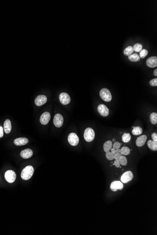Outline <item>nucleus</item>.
Instances as JSON below:
<instances>
[{
  "label": "nucleus",
  "instance_id": "obj_1",
  "mask_svg": "<svg viewBox=\"0 0 157 235\" xmlns=\"http://www.w3.org/2000/svg\"><path fill=\"white\" fill-rule=\"evenodd\" d=\"M34 173V169L32 166H27L23 169L21 172V178L24 180H28L33 176Z\"/></svg>",
  "mask_w": 157,
  "mask_h": 235
},
{
  "label": "nucleus",
  "instance_id": "obj_2",
  "mask_svg": "<svg viewBox=\"0 0 157 235\" xmlns=\"http://www.w3.org/2000/svg\"><path fill=\"white\" fill-rule=\"evenodd\" d=\"M95 133L92 128H88L85 130L84 134V138L87 142H91L94 139Z\"/></svg>",
  "mask_w": 157,
  "mask_h": 235
},
{
  "label": "nucleus",
  "instance_id": "obj_3",
  "mask_svg": "<svg viewBox=\"0 0 157 235\" xmlns=\"http://www.w3.org/2000/svg\"><path fill=\"white\" fill-rule=\"evenodd\" d=\"M100 96L102 99L106 102H110L112 99V96L110 91L106 88L101 90Z\"/></svg>",
  "mask_w": 157,
  "mask_h": 235
},
{
  "label": "nucleus",
  "instance_id": "obj_4",
  "mask_svg": "<svg viewBox=\"0 0 157 235\" xmlns=\"http://www.w3.org/2000/svg\"><path fill=\"white\" fill-rule=\"evenodd\" d=\"M134 176L133 174L131 171H126L121 176V182L122 183L126 184L130 181H131L133 179Z\"/></svg>",
  "mask_w": 157,
  "mask_h": 235
},
{
  "label": "nucleus",
  "instance_id": "obj_5",
  "mask_svg": "<svg viewBox=\"0 0 157 235\" xmlns=\"http://www.w3.org/2000/svg\"><path fill=\"white\" fill-rule=\"evenodd\" d=\"M68 141L72 146H76L79 142V138L75 133H71L68 137Z\"/></svg>",
  "mask_w": 157,
  "mask_h": 235
},
{
  "label": "nucleus",
  "instance_id": "obj_6",
  "mask_svg": "<svg viewBox=\"0 0 157 235\" xmlns=\"http://www.w3.org/2000/svg\"><path fill=\"white\" fill-rule=\"evenodd\" d=\"M5 178L9 183H12L15 181L16 174L13 170H9L5 172Z\"/></svg>",
  "mask_w": 157,
  "mask_h": 235
},
{
  "label": "nucleus",
  "instance_id": "obj_7",
  "mask_svg": "<svg viewBox=\"0 0 157 235\" xmlns=\"http://www.w3.org/2000/svg\"><path fill=\"white\" fill-rule=\"evenodd\" d=\"M53 123L54 125L57 127L60 128L62 126L64 123V118L61 114H57L54 118Z\"/></svg>",
  "mask_w": 157,
  "mask_h": 235
},
{
  "label": "nucleus",
  "instance_id": "obj_8",
  "mask_svg": "<svg viewBox=\"0 0 157 235\" xmlns=\"http://www.w3.org/2000/svg\"><path fill=\"white\" fill-rule=\"evenodd\" d=\"M123 188V183L119 181H115L112 182L110 186L111 190L113 192H117L118 190H122Z\"/></svg>",
  "mask_w": 157,
  "mask_h": 235
},
{
  "label": "nucleus",
  "instance_id": "obj_9",
  "mask_svg": "<svg viewBox=\"0 0 157 235\" xmlns=\"http://www.w3.org/2000/svg\"><path fill=\"white\" fill-rule=\"evenodd\" d=\"M60 101L63 105H67L71 101L69 95L66 92H62L59 95Z\"/></svg>",
  "mask_w": 157,
  "mask_h": 235
},
{
  "label": "nucleus",
  "instance_id": "obj_10",
  "mask_svg": "<svg viewBox=\"0 0 157 235\" xmlns=\"http://www.w3.org/2000/svg\"><path fill=\"white\" fill-rule=\"evenodd\" d=\"M98 112L103 116L106 117L109 114V110L108 107L104 104H100L98 107Z\"/></svg>",
  "mask_w": 157,
  "mask_h": 235
},
{
  "label": "nucleus",
  "instance_id": "obj_11",
  "mask_svg": "<svg viewBox=\"0 0 157 235\" xmlns=\"http://www.w3.org/2000/svg\"><path fill=\"white\" fill-rule=\"evenodd\" d=\"M47 98L45 95H40L36 97L35 99V104L37 106H41L46 103Z\"/></svg>",
  "mask_w": 157,
  "mask_h": 235
},
{
  "label": "nucleus",
  "instance_id": "obj_12",
  "mask_svg": "<svg viewBox=\"0 0 157 235\" xmlns=\"http://www.w3.org/2000/svg\"><path fill=\"white\" fill-rule=\"evenodd\" d=\"M50 119V114L48 112H45L41 115L40 117V122L43 125H46Z\"/></svg>",
  "mask_w": 157,
  "mask_h": 235
},
{
  "label": "nucleus",
  "instance_id": "obj_13",
  "mask_svg": "<svg viewBox=\"0 0 157 235\" xmlns=\"http://www.w3.org/2000/svg\"><path fill=\"white\" fill-rule=\"evenodd\" d=\"M146 64L149 67L154 68L157 66V56H152L147 59Z\"/></svg>",
  "mask_w": 157,
  "mask_h": 235
},
{
  "label": "nucleus",
  "instance_id": "obj_14",
  "mask_svg": "<svg viewBox=\"0 0 157 235\" xmlns=\"http://www.w3.org/2000/svg\"><path fill=\"white\" fill-rule=\"evenodd\" d=\"M33 154V151L29 149H26L24 150L23 151H21L20 153V155L24 159H28L31 158Z\"/></svg>",
  "mask_w": 157,
  "mask_h": 235
},
{
  "label": "nucleus",
  "instance_id": "obj_15",
  "mask_svg": "<svg viewBox=\"0 0 157 235\" xmlns=\"http://www.w3.org/2000/svg\"><path fill=\"white\" fill-rule=\"evenodd\" d=\"M147 139V136L143 135L140 136L137 138V140H136V143L137 146L138 147H142L143 146H144Z\"/></svg>",
  "mask_w": 157,
  "mask_h": 235
},
{
  "label": "nucleus",
  "instance_id": "obj_16",
  "mask_svg": "<svg viewBox=\"0 0 157 235\" xmlns=\"http://www.w3.org/2000/svg\"><path fill=\"white\" fill-rule=\"evenodd\" d=\"M14 143L17 146H23L28 143V139L26 138H19L15 139Z\"/></svg>",
  "mask_w": 157,
  "mask_h": 235
},
{
  "label": "nucleus",
  "instance_id": "obj_17",
  "mask_svg": "<svg viewBox=\"0 0 157 235\" xmlns=\"http://www.w3.org/2000/svg\"><path fill=\"white\" fill-rule=\"evenodd\" d=\"M3 128H4V130L6 134L10 133V132L11 130V128H12L10 120H9V119L5 120V121L4 123V124H3Z\"/></svg>",
  "mask_w": 157,
  "mask_h": 235
},
{
  "label": "nucleus",
  "instance_id": "obj_18",
  "mask_svg": "<svg viewBox=\"0 0 157 235\" xmlns=\"http://www.w3.org/2000/svg\"><path fill=\"white\" fill-rule=\"evenodd\" d=\"M113 142L111 141L108 140L103 145V150L104 151L107 153L111 150V149L113 148Z\"/></svg>",
  "mask_w": 157,
  "mask_h": 235
},
{
  "label": "nucleus",
  "instance_id": "obj_19",
  "mask_svg": "<svg viewBox=\"0 0 157 235\" xmlns=\"http://www.w3.org/2000/svg\"><path fill=\"white\" fill-rule=\"evenodd\" d=\"M133 129L132 131V133L135 136H138L142 134L143 133V129L140 126H136L133 127Z\"/></svg>",
  "mask_w": 157,
  "mask_h": 235
},
{
  "label": "nucleus",
  "instance_id": "obj_20",
  "mask_svg": "<svg viewBox=\"0 0 157 235\" xmlns=\"http://www.w3.org/2000/svg\"><path fill=\"white\" fill-rule=\"evenodd\" d=\"M147 145L148 147L152 150V151H157V143L155 142L153 140H149L147 142Z\"/></svg>",
  "mask_w": 157,
  "mask_h": 235
},
{
  "label": "nucleus",
  "instance_id": "obj_21",
  "mask_svg": "<svg viewBox=\"0 0 157 235\" xmlns=\"http://www.w3.org/2000/svg\"><path fill=\"white\" fill-rule=\"evenodd\" d=\"M129 59L130 61L133 62H137L139 61L140 60V57L139 55L137 53L132 54L130 56H129Z\"/></svg>",
  "mask_w": 157,
  "mask_h": 235
},
{
  "label": "nucleus",
  "instance_id": "obj_22",
  "mask_svg": "<svg viewBox=\"0 0 157 235\" xmlns=\"http://www.w3.org/2000/svg\"><path fill=\"white\" fill-rule=\"evenodd\" d=\"M131 139V136L129 133H124L122 136V140L124 143H128Z\"/></svg>",
  "mask_w": 157,
  "mask_h": 235
},
{
  "label": "nucleus",
  "instance_id": "obj_23",
  "mask_svg": "<svg viewBox=\"0 0 157 235\" xmlns=\"http://www.w3.org/2000/svg\"><path fill=\"white\" fill-rule=\"evenodd\" d=\"M150 121L152 124L156 125L157 123V114L152 113L150 115Z\"/></svg>",
  "mask_w": 157,
  "mask_h": 235
},
{
  "label": "nucleus",
  "instance_id": "obj_24",
  "mask_svg": "<svg viewBox=\"0 0 157 235\" xmlns=\"http://www.w3.org/2000/svg\"><path fill=\"white\" fill-rule=\"evenodd\" d=\"M120 153L123 155H128L130 153V149L128 147L123 146L121 149Z\"/></svg>",
  "mask_w": 157,
  "mask_h": 235
},
{
  "label": "nucleus",
  "instance_id": "obj_25",
  "mask_svg": "<svg viewBox=\"0 0 157 235\" xmlns=\"http://www.w3.org/2000/svg\"><path fill=\"white\" fill-rule=\"evenodd\" d=\"M134 52L133 47L132 46H128L124 50V54L126 56H130Z\"/></svg>",
  "mask_w": 157,
  "mask_h": 235
},
{
  "label": "nucleus",
  "instance_id": "obj_26",
  "mask_svg": "<svg viewBox=\"0 0 157 235\" xmlns=\"http://www.w3.org/2000/svg\"><path fill=\"white\" fill-rule=\"evenodd\" d=\"M120 164L122 166H126L128 164V160L123 155H121L118 158Z\"/></svg>",
  "mask_w": 157,
  "mask_h": 235
},
{
  "label": "nucleus",
  "instance_id": "obj_27",
  "mask_svg": "<svg viewBox=\"0 0 157 235\" xmlns=\"http://www.w3.org/2000/svg\"><path fill=\"white\" fill-rule=\"evenodd\" d=\"M143 49V46L141 44L136 43L134 45L133 47V50L136 52H139L141 51Z\"/></svg>",
  "mask_w": 157,
  "mask_h": 235
},
{
  "label": "nucleus",
  "instance_id": "obj_28",
  "mask_svg": "<svg viewBox=\"0 0 157 235\" xmlns=\"http://www.w3.org/2000/svg\"><path fill=\"white\" fill-rule=\"evenodd\" d=\"M148 54V52L147 50L143 49L140 52V57L141 58H144L146 56H147Z\"/></svg>",
  "mask_w": 157,
  "mask_h": 235
},
{
  "label": "nucleus",
  "instance_id": "obj_29",
  "mask_svg": "<svg viewBox=\"0 0 157 235\" xmlns=\"http://www.w3.org/2000/svg\"><path fill=\"white\" fill-rule=\"evenodd\" d=\"M106 156L109 161H113L114 159V154L110 151L106 153Z\"/></svg>",
  "mask_w": 157,
  "mask_h": 235
},
{
  "label": "nucleus",
  "instance_id": "obj_30",
  "mask_svg": "<svg viewBox=\"0 0 157 235\" xmlns=\"http://www.w3.org/2000/svg\"><path fill=\"white\" fill-rule=\"evenodd\" d=\"M149 84L152 87H157V79L155 78L154 79L151 80L149 81Z\"/></svg>",
  "mask_w": 157,
  "mask_h": 235
},
{
  "label": "nucleus",
  "instance_id": "obj_31",
  "mask_svg": "<svg viewBox=\"0 0 157 235\" xmlns=\"http://www.w3.org/2000/svg\"><path fill=\"white\" fill-rule=\"evenodd\" d=\"M121 143H119L118 142H115L113 144V148L115 149H118V148H121Z\"/></svg>",
  "mask_w": 157,
  "mask_h": 235
},
{
  "label": "nucleus",
  "instance_id": "obj_32",
  "mask_svg": "<svg viewBox=\"0 0 157 235\" xmlns=\"http://www.w3.org/2000/svg\"><path fill=\"white\" fill-rule=\"evenodd\" d=\"M113 165H115L116 168H121V164L119 163V161L118 160H115L114 161V163L113 164Z\"/></svg>",
  "mask_w": 157,
  "mask_h": 235
},
{
  "label": "nucleus",
  "instance_id": "obj_33",
  "mask_svg": "<svg viewBox=\"0 0 157 235\" xmlns=\"http://www.w3.org/2000/svg\"><path fill=\"white\" fill-rule=\"evenodd\" d=\"M152 138L153 141L157 143V134L156 133H153L152 135Z\"/></svg>",
  "mask_w": 157,
  "mask_h": 235
},
{
  "label": "nucleus",
  "instance_id": "obj_34",
  "mask_svg": "<svg viewBox=\"0 0 157 235\" xmlns=\"http://www.w3.org/2000/svg\"><path fill=\"white\" fill-rule=\"evenodd\" d=\"M121 153H116L114 155V159L115 160H118L119 157L121 155Z\"/></svg>",
  "mask_w": 157,
  "mask_h": 235
},
{
  "label": "nucleus",
  "instance_id": "obj_35",
  "mask_svg": "<svg viewBox=\"0 0 157 235\" xmlns=\"http://www.w3.org/2000/svg\"><path fill=\"white\" fill-rule=\"evenodd\" d=\"M3 128L2 126H0V138L3 137Z\"/></svg>",
  "mask_w": 157,
  "mask_h": 235
},
{
  "label": "nucleus",
  "instance_id": "obj_36",
  "mask_svg": "<svg viewBox=\"0 0 157 235\" xmlns=\"http://www.w3.org/2000/svg\"><path fill=\"white\" fill-rule=\"evenodd\" d=\"M111 152L112 153H113L114 155V154H115L116 153V149H114L113 148H112L111 149Z\"/></svg>",
  "mask_w": 157,
  "mask_h": 235
},
{
  "label": "nucleus",
  "instance_id": "obj_37",
  "mask_svg": "<svg viewBox=\"0 0 157 235\" xmlns=\"http://www.w3.org/2000/svg\"><path fill=\"white\" fill-rule=\"evenodd\" d=\"M116 153H120L121 152V149L119 148L116 149Z\"/></svg>",
  "mask_w": 157,
  "mask_h": 235
},
{
  "label": "nucleus",
  "instance_id": "obj_38",
  "mask_svg": "<svg viewBox=\"0 0 157 235\" xmlns=\"http://www.w3.org/2000/svg\"><path fill=\"white\" fill-rule=\"evenodd\" d=\"M154 75L155 76H157V69H155L154 72Z\"/></svg>",
  "mask_w": 157,
  "mask_h": 235
},
{
  "label": "nucleus",
  "instance_id": "obj_39",
  "mask_svg": "<svg viewBox=\"0 0 157 235\" xmlns=\"http://www.w3.org/2000/svg\"><path fill=\"white\" fill-rule=\"evenodd\" d=\"M115 138H113V142H115Z\"/></svg>",
  "mask_w": 157,
  "mask_h": 235
}]
</instances>
